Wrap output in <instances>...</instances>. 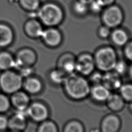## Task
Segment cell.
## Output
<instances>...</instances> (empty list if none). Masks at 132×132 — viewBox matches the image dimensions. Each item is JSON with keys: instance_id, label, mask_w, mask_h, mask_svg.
<instances>
[{"instance_id": "1", "label": "cell", "mask_w": 132, "mask_h": 132, "mask_svg": "<svg viewBox=\"0 0 132 132\" xmlns=\"http://www.w3.org/2000/svg\"><path fill=\"white\" fill-rule=\"evenodd\" d=\"M62 85L65 94L71 100L81 101L89 95L91 85L88 79L76 72L67 75Z\"/></svg>"}, {"instance_id": "2", "label": "cell", "mask_w": 132, "mask_h": 132, "mask_svg": "<svg viewBox=\"0 0 132 132\" xmlns=\"http://www.w3.org/2000/svg\"><path fill=\"white\" fill-rule=\"evenodd\" d=\"M38 16L41 22L48 27H56L62 22L64 12L62 8L55 3H47L39 8Z\"/></svg>"}, {"instance_id": "3", "label": "cell", "mask_w": 132, "mask_h": 132, "mask_svg": "<svg viewBox=\"0 0 132 132\" xmlns=\"http://www.w3.org/2000/svg\"><path fill=\"white\" fill-rule=\"evenodd\" d=\"M93 56L96 68L103 73L113 70L118 59L116 51L111 46L98 48Z\"/></svg>"}, {"instance_id": "4", "label": "cell", "mask_w": 132, "mask_h": 132, "mask_svg": "<svg viewBox=\"0 0 132 132\" xmlns=\"http://www.w3.org/2000/svg\"><path fill=\"white\" fill-rule=\"evenodd\" d=\"M22 85V77L14 71H4L0 75V88L6 93L13 94L19 91Z\"/></svg>"}, {"instance_id": "5", "label": "cell", "mask_w": 132, "mask_h": 132, "mask_svg": "<svg viewBox=\"0 0 132 132\" xmlns=\"http://www.w3.org/2000/svg\"><path fill=\"white\" fill-rule=\"evenodd\" d=\"M103 25L110 28L119 27L124 20V13L120 7L114 4L105 7L101 12Z\"/></svg>"}, {"instance_id": "6", "label": "cell", "mask_w": 132, "mask_h": 132, "mask_svg": "<svg viewBox=\"0 0 132 132\" xmlns=\"http://www.w3.org/2000/svg\"><path fill=\"white\" fill-rule=\"evenodd\" d=\"M76 73L84 76H88L94 70L96 67L93 55L87 53L80 54L75 60Z\"/></svg>"}, {"instance_id": "7", "label": "cell", "mask_w": 132, "mask_h": 132, "mask_svg": "<svg viewBox=\"0 0 132 132\" xmlns=\"http://www.w3.org/2000/svg\"><path fill=\"white\" fill-rule=\"evenodd\" d=\"M26 113L34 121L41 123L48 119L49 110L43 103L36 102L28 106Z\"/></svg>"}, {"instance_id": "8", "label": "cell", "mask_w": 132, "mask_h": 132, "mask_svg": "<svg viewBox=\"0 0 132 132\" xmlns=\"http://www.w3.org/2000/svg\"><path fill=\"white\" fill-rule=\"evenodd\" d=\"M121 127L120 118L115 113H109L102 119L100 130L101 132H119Z\"/></svg>"}, {"instance_id": "9", "label": "cell", "mask_w": 132, "mask_h": 132, "mask_svg": "<svg viewBox=\"0 0 132 132\" xmlns=\"http://www.w3.org/2000/svg\"><path fill=\"white\" fill-rule=\"evenodd\" d=\"M37 60L35 52L30 48H23L18 53L15 61V67L20 68L31 67Z\"/></svg>"}, {"instance_id": "10", "label": "cell", "mask_w": 132, "mask_h": 132, "mask_svg": "<svg viewBox=\"0 0 132 132\" xmlns=\"http://www.w3.org/2000/svg\"><path fill=\"white\" fill-rule=\"evenodd\" d=\"M41 37L45 44L51 47L59 46L63 38L61 31L55 27H48L44 29Z\"/></svg>"}, {"instance_id": "11", "label": "cell", "mask_w": 132, "mask_h": 132, "mask_svg": "<svg viewBox=\"0 0 132 132\" xmlns=\"http://www.w3.org/2000/svg\"><path fill=\"white\" fill-rule=\"evenodd\" d=\"M76 58L70 53L61 55L57 62V68L61 70L67 75L76 72Z\"/></svg>"}, {"instance_id": "12", "label": "cell", "mask_w": 132, "mask_h": 132, "mask_svg": "<svg viewBox=\"0 0 132 132\" xmlns=\"http://www.w3.org/2000/svg\"><path fill=\"white\" fill-rule=\"evenodd\" d=\"M122 76L113 70L103 73L102 84L111 92L118 90L122 84Z\"/></svg>"}, {"instance_id": "13", "label": "cell", "mask_w": 132, "mask_h": 132, "mask_svg": "<svg viewBox=\"0 0 132 132\" xmlns=\"http://www.w3.org/2000/svg\"><path fill=\"white\" fill-rule=\"evenodd\" d=\"M111 92L104 85L99 84L91 86L89 95L94 101L103 103L106 102Z\"/></svg>"}, {"instance_id": "14", "label": "cell", "mask_w": 132, "mask_h": 132, "mask_svg": "<svg viewBox=\"0 0 132 132\" xmlns=\"http://www.w3.org/2000/svg\"><path fill=\"white\" fill-rule=\"evenodd\" d=\"M26 110H18V111L8 120V127L14 131L23 130L26 127Z\"/></svg>"}, {"instance_id": "15", "label": "cell", "mask_w": 132, "mask_h": 132, "mask_svg": "<svg viewBox=\"0 0 132 132\" xmlns=\"http://www.w3.org/2000/svg\"><path fill=\"white\" fill-rule=\"evenodd\" d=\"M11 103L18 110H26L29 106V98L25 92L18 91L12 94Z\"/></svg>"}, {"instance_id": "16", "label": "cell", "mask_w": 132, "mask_h": 132, "mask_svg": "<svg viewBox=\"0 0 132 132\" xmlns=\"http://www.w3.org/2000/svg\"><path fill=\"white\" fill-rule=\"evenodd\" d=\"M109 37L113 44L118 47H123L129 40L127 32L119 27L114 28L111 31Z\"/></svg>"}, {"instance_id": "17", "label": "cell", "mask_w": 132, "mask_h": 132, "mask_svg": "<svg viewBox=\"0 0 132 132\" xmlns=\"http://www.w3.org/2000/svg\"><path fill=\"white\" fill-rule=\"evenodd\" d=\"M105 103L109 109L113 112H118L124 108L126 102L119 93L111 92Z\"/></svg>"}, {"instance_id": "18", "label": "cell", "mask_w": 132, "mask_h": 132, "mask_svg": "<svg viewBox=\"0 0 132 132\" xmlns=\"http://www.w3.org/2000/svg\"><path fill=\"white\" fill-rule=\"evenodd\" d=\"M22 86L27 92L32 94L39 93L42 88V84L41 80L35 77L27 78L24 82H23Z\"/></svg>"}, {"instance_id": "19", "label": "cell", "mask_w": 132, "mask_h": 132, "mask_svg": "<svg viewBox=\"0 0 132 132\" xmlns=\"http://www.w3.org/2000/svg\"><path fill=\"white\" fill-rule=\"evenodd\" d=\"M25 29L28 35L34 38L41 37L44 30L41 24L36 20L27 21L25 24Z\"/></svg>"}, {"instance_id": "20", "label": "cell", "mask_w": 132, "mask_h": 132, "mask_svg": "<svg viewBox=\"0 0 132 132\" xmlns=\"http://www.w3.org/2000/svg\"><path fill=\"white\" fill-rule=\"evenodd\" d=\"M13 34L11 28L5 24L0 23V46L5 47L11 43Z\"/></svg>"}, {"instance_id": "21", "label": "cell", "mask_w": 132, "mask_h": 132, "mask_svg": "<svg viewBox=\"0 0 132 132\" xmlns=\"http://www.w3.org/2000/svg\"><path fill=\"white\" fill-rule=\"evenodd\" d=\"M15 67V60L9 53L6 52L0 53V70L6 71Z\"/></svg>"}, {"instance_id": "22", "label": "cell", "mask_w": 132, "mask_h": 132, "mask_svg": "<svg viewBox=\"0 0 132 132\" xmlns=\"http://www.w3.org/2000/svg\"><path fill=\"white\" fill-rule=\"evenodd\" d=\"M62 132H85V130L83 124L80 121L72 119L64 124Z\"/></svg>"}, {"instance_id": "23", "label": "cell", "mask_w": 132, "mask_h": 132, "mask_svg": "<svg viewBox=\"0 0 132 132\" xmlns=\"http://www.w3.org/2000/svg\"><path fill=\"white\" fill-rule=\"evenodd\" d=\"M67 76L61 70L57 68L51 71L49 74V77L51 81L57 85H62Z\"/></svg>"}, {"instance_id": "24", "label": "cell", "mask_w": 132, "mask_h": 132, "mask_svg": "<svg viewBox=\"0 0 132 132\" xmlns=\"http://www.w3.org/2000/svg\"><path fill=\"white\" fill-rule=\"evenodd\" d=\"M119 93L126 103L132 101V83H123L119 89Z\"/></svg>"}, {"instance_id": "25", "label": "cell", "mask_w": 132, "mask_h": 132, "mask_svg": "<svg viewBox=\"0 0 132 132\" xmlns=\"http://www.w3.org/2000/svg\"><path fill=\"white\" fill-rule=\"evenodd\" d=\"M37 132H59V128L55 122L47 119L40 123Z\"/></svg>"}, {"instance_id": "26", "label": "cell", "mask_w": 132, "mask_h": 132, "mask_svg": "<svg viewBox=\"0 0 132 132\" xmlns=\"http://www.w3.org/2000/svg\"><path fill=\"white\" fill-rule=\"evenodd\" d=\"M72 8L74 12L78 15H84L89 11L88 5L79 0L73 3Z\"/></svg>"}, {"instance_id": "27", "label": "cell", "mask_w": 132, "mask_h": 132, "mask_svg": "<svg viewBox=\"0 0 132 132\" xmlns=\"http://www.w3.org/2000/svg\"><path fill=\"white\" fill-rule=\"evenodd\" d=\"M128 68V64L125 61L118 59L115 64L113 71L122 76L124 74H127Z\"/></svg>"}, {"instance_id": "28", "label": "cell", "mask_w": 132, "mask_h": 132, "mask_svg": "<svg viewBox=\"0 0 132 132\" xmlns=\"http://www.w3.org/2000/svg\"><path fill=\"white\" fill-rule=\"evenodd\" d=\"M21 5L30 11L38 10L40 7V0H20Z\"/></svg>"}, {"instance_id": "29", "label": "cell", "mask_w": 132, "mask_h": 132, "mask_svg": "<svg viewBox=\"0 0 132 132\" xmlns=\"http://www.w3.org/2000/svg\"><path fill=\"white\" fill-rule=\"evenodd\" d=\"M103 73L100 71L94 70L91 74H90L88 77H89V82L91 83L92 85L102 84V78H103Z\"/></svg>"}, {"instance_id": "30", "label": "cell", "mask_w": 132, "mask_h": 132, "mask_svg": "<svg viewBox=\"0 0 132 132\" xmlns=\"http://www.w3.org/2000/svg\"><path fill=\"white\" fill-rule=\"evenodd\" d=\"M10 106V101L6 95L0 93V112L7 111Z\"/></svg>"}, {"instance_id": "31", "label": "cell", "mask_w": 132, "mask_h": 132, "mask_svg": "<svg viewBox=\"0 0 132 132\" xmlns=\"http://www.w3.org/2000/svg\"><path fill=\"white\" fill-rule=\"evenodd\" d=\"M123 47L125 58L127 61L132 62V40H129Z\"/></svg>"}, {"instance_id": "32", "label": "cell", "mask_w": 132, "mask_h": 132, "mask_svg": "<svg viewBox=\"0 0 132 132\" xmlns=\"http://www.w3.org/2000/svg\"><path fill=\"white\" fill-rule=\"evenodd\" d=\"M111 31V28L106 25H103L98 28L97 34L100 38L102 39H107L110 37Z\"/></svg>"}, {"instance_id": "33", "label": "cell", "mask_w": 132, "mask_h": 132, "mask_svg": "<svg viewBox=\"0 0 132 132\" xmlns=\"http://www.w3.org/2000/svg\"><path fill=\"white\" fill-rule=\"evenodd\" d=\"M89 11L93 13H101L104 8L96 0H93L89 5Z\"/></svg>"}, {"instance_id": "34", "label": "cell", "mask_w": 132, "mask_h": 132, "mask_svg": "<svg viewBox=\"0 0 132 132\" xmlns=\"http://www.w3.org/2000/svg\"><path fill=\"white\" fill-rule=\"evenodd\" d=\"M8 120L4 116L0 115V130H4L8 127Z\"/></svg>"}, {"instance_id": "35", "label": "cell", "mask_w": 132, "mask_h": 132, "mask_svg": "<svg viewBox=\"0 0 132 132\" xmlns=\"http://www.w3.org/2000/svg\"><path fill=\"white\" fill-rule=\"evenodd\" d=\"M21 69V72L20 75L23 77H26L28 76L30 73H32V68L31 67L28 68H22Z\"/></svg>"}, {"instance_id": "36", "label": "cell", "mask_w": 132, "mask_h": 132, "mask_svg": "<svg viewBox=\"0 0 132 132\" xmlns=\"http://www.w3.org/2000/svg\"><path fill=\"white\" fill-rule=\"evenodd\" d=\"M104 8L114 4L116 0H96Z\"/></svg>"}, {"instance_id": "37", "label": "cell", "mask_w": 132, "mask_h": 132, "mask_svg": "<svg viewBox=\"0 0 132 132\" xmlns=\"http://www.w3.org/2000/svg\"><path fill=\"white\" fill-rule=\"evenodd\" d=\"M127 74H128L129 78L132 80V62L131 64L129 66H128Z\"/></svg>"}, {"instance_id": "38", "label": "cell", "mask_w": 132, "mask_h": 132, "mask_svg": "<svg viewBox=\"0 0 132 132\" xmlns=\"http://www.w3.org/2000/svg\"><path fill=\"white\" fill-rule=\"evenodd\" d=\"M79 1H81V2H82L85 3H86V4H88V5H89V4L91 2H92L93 0H79Z\"/></svg>"}, {"instance_id": "39", "label": "cell", "mask_w": 132, "mask_h": 132, "mask_svg": "<svg viewBox=\"0 0 132 132\" xmlns=\"http://www.w3.org/2000/svg\"><path fill=\"white\" fill-rule=\"evenodd\" d=\"M129 108L130 110V111L132 112V101L130 103H129Z\"/></svg>"}, {"instance_id": "40", "label": "cell", "mask_w": 132, "mask_h": 132, "mask_svg": "<svg viewBox=\"0 0 132 132\" xmlns=\"http://www.w3.org/2000/svg\"><path fill=\"white\" fill-rule=\"evenodd\" d=\"M11 132H19V131H12Z\"/></svg>"}, {"instance_id": "41", "label": "cell", "mask_w": 132, "mask_h": 132, "mask_svg": "<svg viewBox=\"0 0 132 132\" xmlns=\"http://www.w3.org/2000/svg\"><path fill=\"white\" fill-rule=\"evenodd\" d=\"M1 88H0V92H1Z\"/></svg>"}]
</instances>
